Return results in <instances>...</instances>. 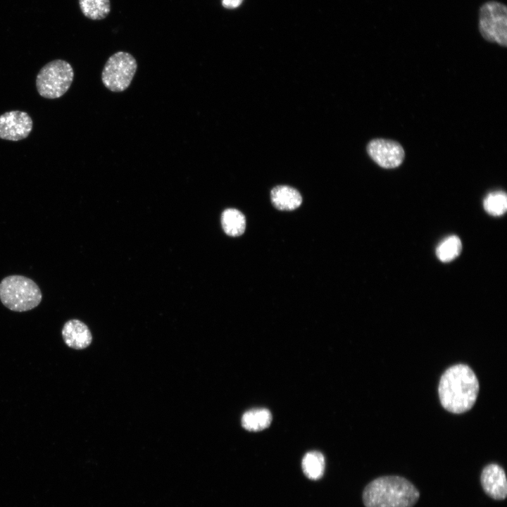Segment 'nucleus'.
I'll return each mask as SVG.
<instances>
[{
  "label": "nucleus",
  "mask_w": 507,
  "mask_h": 507,
  "mask_svg": "<svg viewBox=\"0 0 507 507\" xmlns=\"http://www.w3.org/2000/svg\"><path fill=\"white\" fill-rule=\"evenodd\" d=\"M83 15L91 20H102L111 11L110 0H79Z\"/></svg>",
  "instance_id": "15"
},
{
  "label": "nucleus",
  "mask_w": 507,
  "mask_h": 507,
  "mask_svg": "<svg viewBox=\"0 0 507 507\" xmlns=\"http://www.w3.org/2000/svg\"><path fill=\"white\" fill-rule=\"evenodd\" d=\"M272 421V415L266 408H254L245 412L242 418V425L249 431L258 432L268 427Z\"/></svg>",
  "instance_id": "12"
},
{
  "label": "nucleus",
  "mask_w": 507,
  "mask_h": 507,
  "mask_svg": "<svg viewBox=\"0 0 507 507\" xmlns=\"http://www.w3.org/2000/svg\"><path fill=\"white\" fill-rule=\"evenodd\" d=\"M243 0H223V6L229 9H232L238 7L242 2Z\"/></svg>",
  "instance_id": "18"
},
{
  "label": "nucleus",
  "mask_w": 507,
  "mask_h": 507,
  "mask_svg": "<svg viewBox=\"0 0 507 507\" xmlns=\"http://www.w3.org/2000/svg\"><path fill=\"white\" fill-rule=\"evenodd\" d=\"M301 467L304 475L310 480L320 479L325 472V461L322 453L313 451L303 457Z\"/></svg>",
  "instance_id": "14"
},
{
  "label": "nucleus",
  "mask_w": 507,
  "mask_h": 507,
  "mask_svg": "<svg viewBox=\"0 0 507 507\" xmlns=\"http://www.w3.org/2000/svg\"><path fill=\"white\" fill-rule=\"evenodd\" d=\"M221 224L224 232L227 235L237 237L242 234L245 230L246 218L239 211L235 208H227L222 213Z\"/></svg>",
  "instance_id": "13"
},
{
  "label": "nucleus",
  "mask_w": 507,
  "mask_h": 507,
  "mask_svg": "<svg viewBox=\"0 0 507 507\" xmlns=\"http://www.w3.org/2000/svg\"><path fill=\"white\" fill-rule=\"evenodd\" d=\"M480 482L484 492L495 500H503L507 496V481L504 470L491 463L481 473Z\"/></svg>",
  "instance_id": "9"
},
{
  "label": "nucleus",
  "mask_w": 507,
  "mask_h": 507,
  "mask_svg": "<svg viewBox=\"0 0 507 507\" xmlns=\"http://www.w3.org/2000/svg\"><path fill=\"white\" fill-rule=\"evenodd\" d=\"M367 151L373 161L386 169L399 167L405 156L404 150L399 143L385 139L371 140L368 144Z\"/></svg>",
  "instance_id": "7"
},
{
  "label": "nucleus",
  "mask_w": 507,
  "mask_h": 507,
  "mask_svg": "<svg viewBox=\"0 0 507 507\" xmlns=\"http://www.w3.org/2000/svg\"><path fill=\"white\" fill-rule=\"evenodd\" d=\"M419 496L418 490L411 482L395 475L377 477L363 492L365 507H413Z\"/></svg>",
  "instance_id": "2"
},
{
  "label": "nucleus",
  "mask_w": 507,
  "mask_h": 507,
  "mask_svg": "<svg viewBox=\"0 0 507 507\" xmlns=\"http://www.w3.org/2000/svg\"><path fill=\"white\" fill-rule=\"evenodd\" d=\"M33 127V121L27 113L11 111L0 115V139L20 141L27 138Z\"/></svg>",
  "instance_id": "8"
},
{
  "label": "nucleus",
  "mask_w": 507,
  "mask_h": 507,
  "mask_svg": "<svg viewBox=\"0 0 507 507\" xmlns=\"http://www.w3.org/2000/svg\"><path fill=\"white\" fill-rule=\"evenodd\" d=\"M61 333L65 344L74 349H84L92 341L91 332L87 325L77 319L65 322Z\"/></svg>",
  "instance_id": "10"
},
{
  "label": "nucleus",
  "mask_w": 507,
  "mask_h": 507,
  "mask_svg": "<svg viewBox=\"0 0 507 507\" xmlns=\"http://www.w3.org/2000/svg\"><path fill=\"white\" fill-rule=\"evenodd\" d=\"M484 208L487 213L494 216L504 214L507 209V196L503 191H495L489 193L483 201Z\"/></svg>",
  "instance_id": "17"
},
{
  "label": "nucleus",
  "mask_w": 507,
  "mask_h": 507,
  "mask_svg": "<svg viewBox=\"0 0 507 507\" xmlns=\"http://www.w3.org/2000/svg\"><path fill=\"white\" fill-rule=\"evenodd\" d=\"M137 68V61L132 54L118 51L106 62L101 73V81L111 92H123L131 84Z\"/></svg>",
  "instance_id": "5"
},
{
  "label": "nucleus",
  "mask_w": 507,
  "mask_h": 507,
  "mask_svg": "<svg viewBox=\"0 0 507 507\" xmlns=\"http://www.w3.org/2000/svg\"><path fill=\"white\" fill-rule=\"evenodd\" d=\"M479 388L477 377L468 365H453L441 376L438 387L440 403L450 413H465L474 406Z\"/></svg>",
  "instance_id": "1"
},
{
  "label": "nucleus",
  "mask_w": 507,
  "mask_h": 507,
  "mask_svg": "<svg viewBox=\"0 0 507 507\" xmlns=\"http://www.w3.org/2000/svg\"><path fill=\"white\" fill-rule=\"evenodd\" d=\"M42 299V292L32 279L8 275L0 282V300L8 309L24 312L36 308Z\"/></svg>",
  "instance_id": "3"
},
{
  "label": "nucleus",
  "mask_w": 507,
  "mask_h": 507,
  "mask_svg": "<svg viewBox=\"0 0 507 507\" xmlns=\"http://www.w3.org/2000/svg\"><path fill=\"white\" fill-rule=\"evenodd\" d=\"M73 77V69L68 62L62 59L51 61L38 73L36 77L37 90L44 98H59L70 89Z\"/></svg>",
  "instance_id": "4"
},
{
  "label": "nucleus",
  "mask_w": 507,
  "mask_h": 507,
  "mask_svg": "<svg viewBox=\"0 0 507 507\" xmlns=\"http://www.w3.org/2000/svg\"><path fill=\"white\" fill-rule=\"evenodd\" d=\"M479 30L482 37L489 42L507 45V8L505 4L489 1L479 11Z\"/></svg>",
  "instance_id": "6"
},
{
  "label": "nucleus",
  "mask_w": 507,
  "mask_h": 507,
  "mask_svg": "<svg viewBox=\"0 0 507 507\" xmlns=\"http://www.w3.org/2000/svg\"><path fill=\"white\" fill-rule=\"evenodd\" d=\"M271 201L280 211H292L302 203L300 193L293 187L287 185L275 187L270 192Z\"/></svg>",
  "instance_id": "11"
},
{
  "label": "nucleus",
  "mask_w": 507,
  "mask_h": 507,
  "mask_svg": "<svg viewBox=\"0 0 507 507\" xmlns=\"http://www.w3.org/2000/svg\"><path fill=\"white\" fill-rule=\"evenodd\" d=\"M462 244L457 236H449L443 239L436 249L439 261L447 263L455 259L461 252Z\"/></svg>",
  "instance_id": "16"
}]
</instances>
